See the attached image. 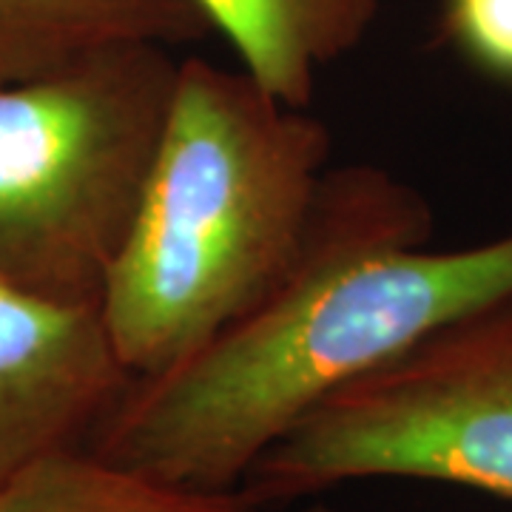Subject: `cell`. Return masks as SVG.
<instances>
[{
    "instance_id": "obj_3",
    "label": "cell",
    "mask_w": 512,
    "mask_h": 512,
    "mask_svg": "<svg viewBox=\"0 0 512 512\" xmlns=\"http://www.w3.org/2000/svg\"><path fill=\"white\" fill-rule=\"evenodd\" d=\"M180 60L117 46L0 86V282L100 305L160 151Z\"/></svg>"
},
{
    "instance_id": "obj_4",
    "label": "cell",
    "mask_w": 512,
    "mask_h": 512,
    "mask_svg": "<svg viewBox=\"0 0 512 512\" xmlns=\"http://www.w3.org/2000/svg\"><path fill=\"white\" fill-rule=\"evenodd\" d=\"M367 478L512 498V293L313 404L237 490L268 510Z\"/></svg>"
},
{
    "instance_id": "obj_9",
    "label": "cell",
    "mask_w": 512,
    "mask_h": 512,
    "mask_svg": "<svg viewBox=\"0 0 512 512\" xmlns=\"http://www.w3.org/2000/svg\"><path fill=\"white\" fill-rule=\"evenodd\" d=\"M441 32L476 69L512 83V0H441Z\"/></svg>"
},
{
    "instance_id": "obj_10",
    "label": "cell",
    "mask_w": 512,
    "mask_h": 512,
    "mask_svg": "<svg viewBox=\"0 0 512 512\" xmlns=\"http://www.w3.org/2000/svg\"><path fill=\"white\" fill-rule=\"evenodd\" d=\"M305 512H345V510H336V507H325V504H313V507H308Z\"/></svg>"
},
{
    "instance_id": "obj_5",
    "label": "cell",
    "mask_w": 512,
    "mask_h": 512,
    "mask_svg": "<svg viewBox=\"0 0 512 512\" xmlns=\"http://www.w3.org/2000/svg\"><path fill=\"white\" fill-rule=\"evenodd\" d=\"M128 382L100 305L0 282V495L37 461L86 447Z\"/></svg>"
},
{
    "instance_id": "obj_6",
    "label": "cell",
    "mask_w": 512,
    "mask_h": 512,
    "mask_svg": "<svg viewBox=\"0 0 512 512\" xmlns=\"http://www.w3.org/2000/svg\"><path fill=\"white\" fill-rule=\"evenodd\" d=\"M214 32L194 0H0V86L117 46H183Z\"/></svg>"
},
{
    "instance_id": "obj_1",
    "label": "cell",
    "mask_w": 512,
    "mask_h": 512,
    "mask_svg": "<svg viewBox=\"0 0 512 512\" xmlns=\"http://www.w3.org/2000/svg\"><path fill=\"white\" fill-rule=\"evenodd\" d=\"M433 211L376 165L330 168L288 276L248 316L154 376L131 379L86 450L143 476L237 490L342 384L512 293V234L427 251Z\"/></svg>"
},
{
    "instance_id": "obj_8",
    "label": "cell",
    "mask_w": 512,
    "mask_h": 512,
    "mask_svg": "<svg viewBox=\"0 0 512 512\" xmlns=\"http://www.w3.org/2000/svg\"><path fill=\"white\" fill-rule=\"evenodd\" d=\"M0 512H268L239 490L143 476L86 447L37 461L0 495Z\"/></svg>"
},
{
    "instance_id": "obj_2",
    "label": "cell",
    "mask_w": 512,
    "mask_h": 512,
    "mask_svg": "<svg viewBox=\"0 0 512 512\" xmlns=\"http://www.w3.org/2000/svg\"><path fill=\"white\" fill-rule=\"evenodd\" d=\"M333 134L245 72L180 60L160 151L100 313L131 379L256 311L288 276L330 171Z\"/></svg>"
},
{
    "instance_id": "obj_7",
    "label": "cell",
    "mask_w": 512,
    "mask_h": 512,
    "mask_svg": "<svg viewBox=\"0 0 512 512\" xmlns=\"http://www.w3.org/2000/svg\"><path fill=\"white\" fill-rule=\"evenodd\" d=\"M231 40L242 72L279 103L308 109L319 72L353 52L379 0H194Z\"/></svg>"
}]
</instances>
